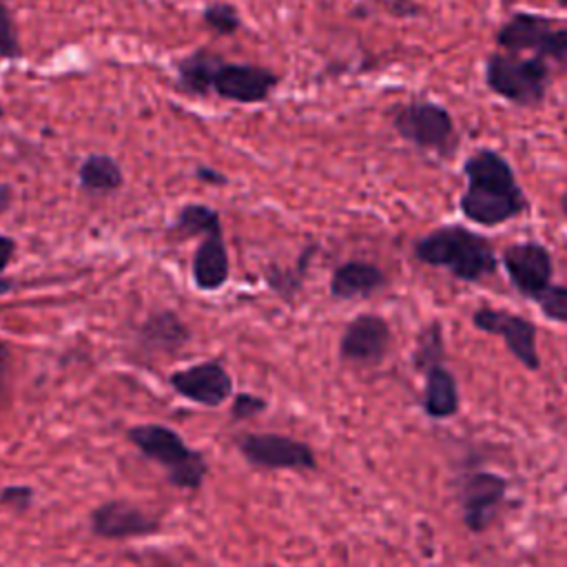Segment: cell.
I'll list each match as a JSON object with an SVG mask.
<instances>
[{
  "label": "cell",
  "mask_w": 567,
  "mask_h": 567,
  "mask_svg": "<svg viewBox=\"0 0 567 567\" xmlns=\"http://www.w3.org/2000/svg\"><path fill=\"white\" fill-rule=\"evenodd\" d=\"M467 188L458 199L465 219L492 228L529 208L512 164L494 148H476L463 162Z\"/></svg>",
  "instance_id": "cell-1"
},
{
  "label": "cell",
  "mask_w": 567,
  "mask_h": 567,
  "mask_svg": "<svg viewBox=\"0 0 567 567\" xmlns=\"http://www.w3.org/2000/svg\"><path fill=\"white\" fill-rule=\"evenodd\" d=\"M414 257L421 264L445 268L452 277L467 284L494 275L498 266L489 239L461 224H445L419 237Z\"/></svg>",
  "instance_id": "cell-2"
},
{
  "label": "cell",
  "mask_w": 567,
  "mask_h": 567,
  "mask_svg": "<svg viewBox=\"0 0 567 567\" xmlns=\"http://www.w3.org/2000/svg\"><path fill=\"white\" fill-rule=\"evenodd\" d=\"M126 439L151 461L166 470L171 485L197 492L208 474L202 450L190 447L173 427L162 423H140L126 430Z\"/></svg>",
  "instance_id": "cell-3"
},
{
  "label": "cell",
  "mask_w": 567,
  "mask_h": 567,
  "mask_svg": "<svg viewBox=\"0 0 567 567\" xmlns=\"http://www.w3.org/2000/svg\"><path fill=\"white\" fill-rule=\"evenodd\" d=\"M485 84L503 100L523 109H532L543 104L551 86V73L547 60L540 55H520L514 51H505L492 53L487 58Z\"/></svg>",
  "instance_id": "cell-4"
},
{
  "label": "cell",
  "mask_w": 567,
  "mask_h": 567,
  "mask_svg": "<svg viewBox=\"0 0 567 567\" xmlns=\"http://www.w3.org/2000/svg\"><path fill=\"white\" fill-rule=\"evenodd\" d=\"M392 128L408 144L450 157L456 151L458 135L450 111L430 100H410L392 113Z\"/></svg>",
  "instance_id": "cell-5"
},
{
  "label": "cell",
  "mask_w": 567,
  "mask_h": 567,
  "mask_svg": "<svg viewBox=\"0 0 567 567\" xmlns=\"http://www.w3.org/2000/svg\"><path fill=\"white\" fill-rule=\"evenodd\" d=\"M496 44L505 51L536 55L567 66V27H556L549 16L518 11L494 35Z\"/></svg>",
  "instance_id": "cell-6"
},
{
  "label": "cell",
  "mask_w": 567,
  "mask_h": 567,
  "mask_svg": "<svg viewBox=\"0 0 567 567\" xmlns=\"http://www.w3.org/2000/svg\"><path fill=\"white\" fill-rule=\"evenodd\" d=\"M237 450L244 461L261 470H315L317 456L312 447L286 434L248 432L237 439Z\"/></svg>",
  "instance_id": "cell-7"
},
{
  "label": "cell",
  "mask_w": 567,
  "mask_h": 567,
  "mask_svg": "<svg viewBox=\"0 0 567 567\" xmlns=\"http://www.w3.org/2000/svg\"><path fill=\"white\" fill-rule=\"evenodd\" d=\"M507 487L509 483L505 476L487 470H474L461 476L456 496L463 523L470 532L478 534L492 525L507 496Z\"/></svg>",
  "instance_id": "cell-8"
},
{
  "label": "cell",
  "mask_w": 567,
  "mask_h": 567,
  "mask_svg": "<svg viewBox=\"0 0 567 567\" xmlns=\"http://www.w3.org/2000/svg\"><path fill=\"white\" fill-rule=\"evenodd\" d=\"M472 323L476 330L487 332V334H498L507 350L532 372L540 368V357L536 348V326L534 321L514 315L505 308H489L481 306L472 312Z\"/></svg>",
  "instance_id": "cell-9"
},
{
  "label": "cell",
  "mask_w": 567,
  "mask_h": 567,
  "mask_svg": "<svg viewBox=\"0 0 567 567\" xmlns=\"http://www.w3.org/2000/svg\"><path fill=\"white\" fill-rule=\"evenodd\" d=\"M501 264L512 281V286L525 299H536L549 284L554 275L551 252L538 241H516L501 252Z\"/></svg>",
  "instance_id": "cell-10"
},
{
  "label": "cell",
  "mask_w": 567,
  "mask_h": 567,
  "mask_svg": "<svg viewBox=\"0 0 567 567\" xmlns=\"http://www.w3.org/2000/svg\"><path fill=\"white\" fill-rule=\"evenodd\" d=\"M168 385L184 399L217 408L233 396V377L219 359H206L168 374Z\"/></svg>",
  "instance_id": "cell-11"
},
{
  "label": "cell",
  "mask_w": 567,
  "mask_h": 567,
  "mask_svg": "<svg viewBox=\"0 0 567 567\" xmlns=\"http://www.w3.org/2000/svg\"><path fill=\"white\" fill-rule=\"evenodd\" d=\"M390 323L372 312L357 315L341 332L339 357L359 365H379L390 352Z\"/></svg>",
  "instance_id": "cell-12"
},
{
  "label": "cell",
  "mask_w": 567,
  "mask_h": 567,
  "mask_svg": "<svg viewBox=\"0 0 567 567\" xmlns=\"http://www.w3.org/2000/svg\"><path fill=\"white\" fill-rule=\"evenodd\" d=\"M89 527L100 538L122 540V538H140L157 534L162 523L157 516L146 514L137 505L115 498L104 501L89 514Z\"/></svg>",
  "instance_id": "cell-13"
},
{
  "label": "cell",
  "mask_w": 567,
  "mask_h": 567,
  "mask_svg": "<svg viewBox=\"0 0 567 567\" xmlns=\"http://www.w3.org/2000/svg\"><path fill=\"white\" fill-rule=\"evenodd\" d=\"M277 86V75L264 66L252 64H221L213 89L224 100L257 104L264 102Z\"/></svg>",
  "instance_id": "cell-14"
},
{
  "label": "cell",
  "mask_w": 567,
  "mask_h": 567,
  "mask_svg": "<svg viewBox=\"0 0 567 567\" xmlns=\"http://www.w3.org/2000/svg\"><path fill=\"white\" fill-rule=\"evenodd\" d=\"M190 272H193L195 286L204 292H215L228 281L230 259H228V248L221 230L204 235V239L195 248Z\"/></svg>",
  "instance_id": "cell-15"
},
{
  "label": "cell",
  "mask_w": 567,
  "mask_h": 567,
  "mask_svg": "<svg viewBox=\"0 0 567 567\" xmlns=\"http://www.w3.org/2000/svg\"><path fill=\"white\" fill-rule=\"evenodd\" d=\"M137 343L148 352H177L190 341V328L173 310H155L137 326Z\"/></svg>",
  "instance_id": "cell-16"
},
{
  "label": "cell",
  "mask_w": 567,
  "mask_h": 567,
  "mask_svg": "<svg viewBox=\"0 0 567 567\" xmlns=\"http://www.w3.org/2000/svg\"><path fill=\"white\" fill-rule=\"evenodd\" d=\"M388 284L385 272L370 261H346L334 268L328 290L334 299H365Z\"/></svg>",
  "instance_id": "cell-17"
},
{
  "label": "cell",
  "mask_w": 567,
  "mask_h": 567,
  "mask_svg": "<svg viewBox=\"0 0 567 567\" xmlns=\"http://www.w3.org/2000/svg\"><path fill=\"white\" fill-rule=\"evenodd\" d=\"M461 396L454 374L443 365H432L425 370V392L423 410L432 419H450L458 412Z\"/></svg>",
  "instance_id": "cell-18"
},
{
  "label": "cell",
  "mask_w": 567,
  "mask_h": 567,
  "mask_svg": "<svg viewBox=\"0 0 567 567\" xmlns=\"http://www.w3.org/2000/svg\"><path fill=\"white\" fill-rule=\"evenodd\" d=\"M221 58L208 49H199L177 64V80L182 91L193 95H206L221 69Z\"/></svg>",
  "instance_id": "cell-19"
},
{
  "label": "cell",
  "mask_w": 567,
  "mask_h": 567,
  "mask_svg": "<svg viewBox=\"0 0 567 567\" xmlns=\"http://www.w3.org/2000/svg\"><path fill=\"white\" fill-rule=\"evenodd\" d=\"M78 177H80V188L93 195L113 193L124 182L120 164L109 155H89L80 164Z\"/></svg>",
  "instance_id": "cell-20"
},
{
  "label": "cell",
  "mask_w": 567,
  "mask_h": 567,
  "mask_svg": "<svg viewBox=\"0 0 567 567\" xmlns=\"http://www.w3.org/2000/svg\"><path fill=\"white\" fill-rule=\"evenodd\" d=\"M173 230L184 235V237H193V235H208L215 230H221V219L219 213L210 206L204 204H186L179 208Z\"/></svg>",
  "instance_id": "cell-21"
},
{
  "label": "cell",
  "mask_w": 567,
  "mask_h": 567,
  "mask_svg": "<svg viewBox=\"0 0 567 567\" xmlns=\"http://www.w3.org/2000/svg\"><path fill=\"white\" fill-rule=\"evenodd\" d=\"M445 357V343H443V328L432 321L427 326H423V330L419 332L416 339V348L412 354V363L416 370H427L432 365L443 363Z\"/></svg>",
  "instance_id": "cell-22"
},
{
  "label": "cell",
  "mask_w": 567,
  "mask_h": 567,
  "mask_svg": "<svg viewBox=\"0 0 567 567\" xmlns=\"http://www.w3.org/2000/svg\"><path fill=\"white\" fill-rule=\"evenodd\" d=\"M315 250H317V246H308V248L299 255L295 268H286V270H281V268H268V270H266V281H268V286H270L277 295L290 299V295H295V292L299 290V286H301L303 277H306V268H308V264H310Z\"/></svg>",
  "instance_id": "cell-23"
},
{
  "label": "cell",
  "mask_w": 567,
  "mask_h": 567,
  "mask_svg": "<svg viewBox=\"0 0 567 567\" xmlns=\"http://www.w3.org/2000/svg\"><path fill=\"white\" fill-rule=\"evenodd\" d=\"M543 312L554 323H567V286L549 284L536 299H534Z\"/></svg>",
  "instance_id": "cell-24"
},
{
  "label": "cell",
  "mask_w": 567,
  "mask_h": 567,
  "mask_svg": "<svg viewBox=\"0 0 567 567\" xmlns=\"http://www.w3.org/2000/svg\"><path fill=\"white\" fill-rule=\"evenodd\" d=\"M204 24L208 29H213L215 33L219 35H228L233 31H237L239 27V16H237V9L228 2H213L204 9Z\"/></svg>",
  "instance_id": "cell-25"
},
{
  "label": "cell",
  "mask_w": 567,
  "mask_h": 567,
  "mask_svg": "<svg viewBox=\"0 0 567 567\" xmlns=\"http://www.w3.org/2000/svg\"><path fill=\"white\" fill-rule=\"evenodd\" d=\"M264 410H268V401L259 394H252V392H239V394H235V399L230 403L233 421L252 419V416L261 414Z\"/></svg>",
  "instance_id": "cell-26"
},
{
  "label": "cell",
  "mask_w": 567,
  "mask_h": 567,
  "mask_svg": "<svg viewBox=\"0 0 567 567\" xmlns=\"http://www.w3.org/2000/svg\"><path fill=\"white\" fill-rule=\"evenodd\" d=\"M20 42L9 9L0 2V58H18Z\"/></svg>",
  "instance_id": "cell-27"
},
{
  "label": "cell",
  "mask_w": 567,
  "mask_h": 567,
  "mask_svg": "<svg viewBox=\"0 0 567 567\" xmlns=\"http://www.w3.org/2000/svg\"><path fill=\"white\" fill-rule=\"evenodd\" d=\"M33 487L31 485H4L0 489V505L13 512H27L33 505Z\"/></svg>",
  "instance_id": "cell-28"
},
{
  "label": "cell",
  "mask_w": 567,
  "mask_h": 567,
  "mask_svg": "<svg viewBox=\"0 0 567 567\" xmlns=\"http://www.w3.org/2000/svg\"><path fill=\"white\" fill-rule=\"evenodd\" d=\"M13 255H16V239L0 235V275L4 272V268L9 266Z\"/></svg>",
  "instance_id": "cell-29"
},
{
  "label": "cell",
  "mask_w": 567,
  "mask_h": 567,
  "mask_svg": "<svg viewBox=\"0 0 567 567\" xmlns=\"http://www.w3.org/2000/svg\"><path fill=\"white\" fill-rule=\"evenodd\" d=\"M197 177L202 179V182H206V184H215V186H219V184H226V175H221L219 171H213V168H208V166H197Z\"/></svg>",
  "instance_id": "cell-30"
},
{
  "label": "cell",
  "mask_w": 567,
  "mask_h": 567,
  "mask_svg": "<svg viewBox=\"0 0 567 567\" xmlns=\"http://www.w3.org/2000/svg\"><path fill=\"white\" fill-rule=\"evenodd\" d=\"M9 343L0 337V396H2V390H4V379H7V370H9Z\"/></svg>",
  "instance_id": "cell-31"
},
{
  "label": "cell",
  "mask_w": 567,
  "mask_h": 567,
  "mask_svg": "<svg viewBox=\"0 0 567 567\" xmlns=\"http://www.w3.org/2000/svg\"><path fill=\"white\" fill-rule=\"evenodd\" d=\"M390 7L396 16H414L421 11L414 0H390Z\"/></svg>",
  "instance_id": "cell-32"
},
{
  "label": "cell",
  "mask_w": 567,
  "mask_h": 567,
  "mask_svg": "<svg viewBox=\"0 0 567 567\" xmlns=\"http://www.w3.org/2000/svg\"><path fill=\"white\" fill-rule=\"evenodd\" d=\"M13 199V190L9 184H0V215L11 206Z\"/></svg>",
  "instance_id": "cell-33"
},
{
  "label": "cell",
  "mask_w": 567,
  "mask_h": 567,
  "mask_svg": "<svg viewBox=\"0 0 567 567\" xmlns=\"http://www.w3.org/2000/svg\"><path fill=\"white\" fill-rule=\"evenodd\" d=\"M13 286H16V284H13L11 279L0 277V297H2V295H7V292H11V290H13Z\"/></svg>",
  "instance_id": "cell-34"
},
{
  "label": "cell",
  "mask_w": 567,
  "mask_h": 567,
  "mask_svg": "<svg viewBox=\"0 0 567 567\" xmlns=\"http://www.w3.org/2000/svg\"><path fill=\"white\" fill-rule=\"evenodd\" d=\"M560 210H563V215L567 219V190L560 195Z\"/></svg>",
  "instance_id": "cell-35"
},
{
  "label": "cell",
  "mask_w": 567,
  "mask_h": 567,
  "mask_svg": "<svg viewBox=\"0 0 567 567\" xmlns=\"http://www.w3.org/2000/svg\"><path fill=\"white\" fill-rule=\"evenodd\" d=\"M153 567H177V565H173V563H159V565H153Z\"/></svg>",
  "instance_id": "cell-36"
},
{
  "label": "cell",
  "mask_w": 567,
  "mask_h": 567,
  "mask_svg": "<svg viewBox=\"0 0 567 567\" xmlns=\"http://www.w3.org/2000/svg\"><path fill=\"white\" fill-rule=\"evenodd\" d=\"M560 7H567V0H556Z\"/></svg>",
  "instance_id": "cell-37"
},
{
  "label": "cell",
  "mask_w": 567,
  "mask_h": 567,
  "mask_svg": "<svg viewBox=\"0 0 567 567\" xmlns=\"http://www.w3.org/2000/svg\"><path fill=\"white\" fill-rule=\"evenodd\" d=\"M266 567H279V565H275V563H268V565H266Z\"/></svg>",
  "instance_id": "cell-38"
},
{
  "label": "cell",
  "mask_w": 567,
  "mask_h": 567,
  "mask_svg": "<svg viewBox=\"0 0 567 567\" xmlns=\"http://www.w3.org/2000/svg\"><path fill=\"white\" fill-rule=\"evenodd\" d=\"M2 113H4V109H2V104H0V117H2Z\"/></svg>",
  "instance_id": "cell-39"
}]
</instances>
